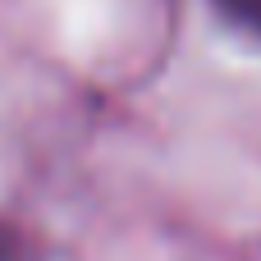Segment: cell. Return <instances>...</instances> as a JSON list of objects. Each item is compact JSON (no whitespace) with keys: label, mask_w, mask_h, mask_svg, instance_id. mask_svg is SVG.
<instances>
[{"label":"cell","mask_w":261,"mask_h":261,"mask_svg":"<svg viewBox=\"0 0 261 261\" xmlns=\"http://www.w3.org/2000/svg\"><path fill=\"white\" fill-rule=\"evenodd\" d=\"M9 257H14V234L0 225V261H9Z\"/></svg>","instance_id":"7a4b0ae2"},{"label":"cell","mask_w":261,"mask_h":261,"mask_svg":"<svg viewBox=\"0 0 261 261\" xmlns=\"http://www.w3.org/2000/svg\"><path fill=\"white\" fill-rule=\"evenodd\" d=\"M216 9H220L234 28L257 32V37H261V0H216Z\"/></svg>","instance_id":"6da1fadb"}]
</instances>
